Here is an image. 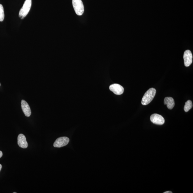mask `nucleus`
Wrapping results in <instances>:
<instances>
[{"instance_id": "1", "label": "nucleus", "mask_w": 193, "mask_h": 193, "mask_svg": "<svg viewBox=\"0 0 193 193\" xmlns=\"http://www.w3.org/2000/svg\"><path fill=\"white\" fill-rule=\"evenodd\" d=\"M156 89L152 88L149 89L144 94L142 100V104L147 105L149 104L153 100L156 95Z\"/></svg>"}, {"instance_id": "2", "label": "nucleus", "mask_w": 193, "mask_h": 193, "mask_svg": "<svg viewBox=\"0 0 193 193\" xmlns=\"http://www.w3.org/2000/svg\"><path fill=\"white\" fill-rule=\"evenodd\" d=\"M31 6L32 0H26L19 11V17L22 19L26 17L30 10Z\"/></svg>"}, {"instance_id": "3", "label": "nucleus", "mask_w": 193, "mask_h": 193, "mask_svg": "<svg viewBox=\"0 0 193 193\" xmlns=\"http://www.w3.org/2000/svg\"><path fill=\"white\" fill-rule=\"evenodd\" d=\"M72 4L77 15H81L83 14L84 8L81 0H72Z\"/></svg>"}, {"instance_id": "4", "label": "nucleus", "mask_w": 193, "mask_h": 193, "mask_svg": "<svg viewBox=\"0 0 193 193\" xmlns=\"http://www.w3.org/2000/svg\"><path fill=\"white\" fill-rule=\"evenodd\" d=\"M69 142L70 139L67 137H59L55 141L54 146L55 148H62L67 145Z\"/></svg>"}, {"instance_id": "5", "label": "nucleus", "mask_w": 193, "mask_h": 193, "mask_svg": "<svg viewBox=\"0 0 193 193\" xmlns=\"http://www.w3.org/2000/svg\"><path fill=\"white\" fill-rule=\"evenodd\" d=\"M150 120L152 122L157 125H161L165 123V119L160 115L153 114L151 116Z\"/></svg>"}, {"instance_id": "6", "label": "nucleus", "mask_w": 193, "mask_h": 193, "mask_svg": "<svg viewBox=\"0 0 193 193\" xmlns=\"http://www.w3.org/2000/svg\"><path fill=\"white\" fill-rule=\"evenodd\" d=\"M192 54L190 50H186L184 54L183 59L184 61V64L186 66L188 67L191 64L192 62Z\"/></svg>"}, {"instance_id": "7", "label": "nucleus", "mask_w": 193, "mask_h": 193, "mask_svg": "<svg viewBox=\"0 0 193 193\" xmlns=\"http://www.w3.org/2000/svg\"><path fill=\"white\" fill-rule=\"evenodd\" d=\"M109 89L116 95H121L123 93V87L118 84H114L109 86Z\"/></svg>"}, {"instance_id": "8", "label": "nucleus", "mask_w": 193, "mask_h": 193, "mask_svg": "<svg viewBox=\"0 0 193 193\" xmlns=\"http://www.w3.org/2000/svg\"><path fill=\"white\" fill-rule=\"evenodd\" d=\"M18 145L23 148H26L28 146V144L26 141V137L24 135L20 134L18 137Z\"/></svg>"}, {"instance_id": "9", "label": "nucleus", "mask_w": 193, "mask_h": 193, "mask_svg": "<svg viewBox=\"0 0 193 193\" xmlns=\"http://www.w3.org/2000/svg\"><path fill=\"white\" fill-rule=\"evenodd\" d=\"M21 107L25 116L29 117L31 115V111L28 103L24 100L21 101Z\"/></svg>"}, {"instance_id": "10", "label": "nucleus", "mask_w": 193, "mask_h": 193, "mask_svg": "<svg viewBox=\"0 0 193 193\" xmlns=\"http://www.w3.org/2000/svg\"><path fill=\"white\" fill-rule=\"evenodd\" d=\"M164 104L167 105L168 109H173L175 105L174 99L171 97H167L165 98Z\"/></svg>"}, {"instance_id": "11", "label": "nucleus", "mask_w": 193, "mask_h": 193, "mask_svg": "<svg viewBox=\"0 0 193 193\" xmlns=\"http://www.w3.org/2000/svg\"><path fill=\"white\" fill-rule=\"evenodd\" d=\"M193 107L192 103L191 101L188 100L185 103L184 109L186 112H187L191 109Z\"/></svg>"}, {"instance_id": "12", "label": "nucleus", "mask_w": 193, "mask_h": 193, "mask_svg": "<svg viewBox=\"0 0 193 193\" xmlns=\"http://www.w3.org/2000/svg\"><path fill=\"white\" fill-rule=\"evenodd\" d=\"M4 18V13L3 6L0 4V22H2Z\"/></svg>"}, {"instance_id": "13", "label": "nucleus", "mask_w": 193, "mask_h": 193, "mask_svg": "<svg viewBox=\"0 0 193 193\" xmlns=\"http://www.w3.org/2000/svg\"><path fill=\"white\" fill-rule=\"evenodd\" d=\"M2 156H3V153L1 151H0V158L2 157Z\"/></svg>"}, {"instance_id": "14", "label": "nucleus", "mask_w": 193, "mask_h": 193, "mask_svg": "<svg viewBox=\"0 0 193 193\" xmlns=\"http://www.w3.org/2000/svg\"><path fill=\"white\" fill-rule=\"evenodd\" d=\"M172 192L171 191H166L164 192V193H172Z\"/></svg>"}, {"instance_id": "15", "label": "nucleus", "mask_w": 193, "mask_h": 193, "mask_svg": "<svg viewBox=\"0 0 193 193\" xmlns=\"http://www.w3.org/2000/svg\"><path fill=\"white\" fill-rule=\"evenodd\" d=\"M2 168V165L0 164V171H1Z\"/></svg>"}, {"instance_id": "16", "label": "nucleus", "mask_w": 193, "mask_h": 193, "mask_svg": "<svg viewBox=\"0 0 193 193\" xmlns=\"http://www.w3.org/2000/svg\"><path fill=\"white\" fill-rule=\"evenodd\" d=\"M13 193H17V192H13Z\"/></svg>"}, {"instance_id": "17", "label": "nucleus", "mask_w": 193, "mask_h": 193, "mask_svg": "<svg viewBox=\"0 0 193 193\" xmlns=\"http://www.w3.org/2000/svg\"><path fill=\"white\" fill-rule=\"evenodd\" d=\"M0 86H1V84H0Z\"/></svg>"}]
</instances>
